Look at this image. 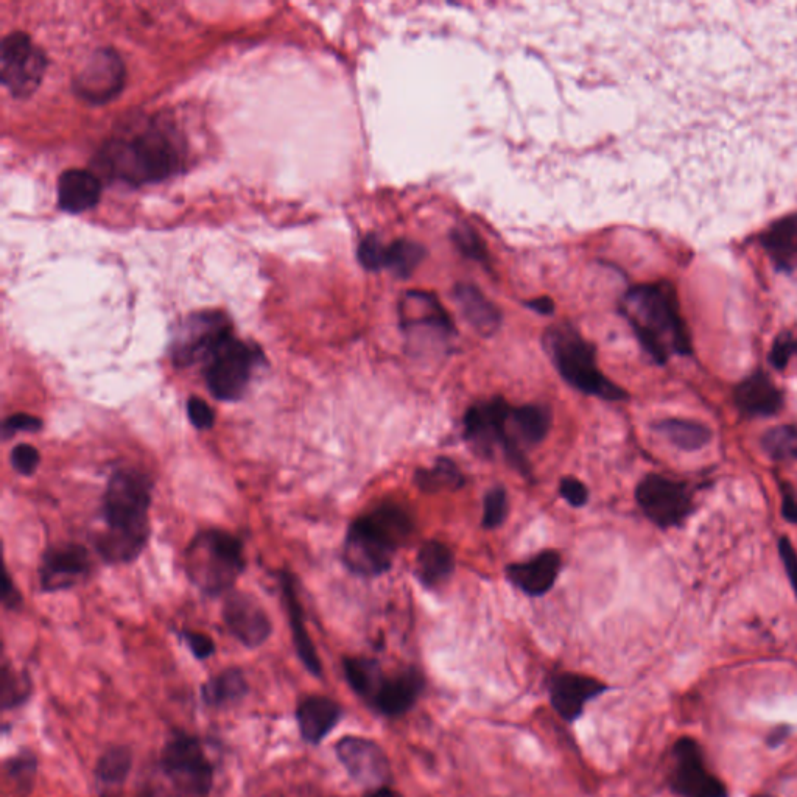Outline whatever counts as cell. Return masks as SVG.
Wrapping results in <instances>:
<instances>
[{
    "label": "cell",
    "mask_w": 797,
    "mask_h": 797,
    "mask_svg": "<svg viewBox=\"0 0 797 797\" xmlns=\"http://www.w3.org/2000/svg\"><path fill=\"white\" fill-rule=\"evenodd\" d=\"M153 480L134 467L117 469L102 499L103 531L94 547L106 564L120 566L139 558L150 539Z\"/></svg>",
    "instance_id": "1"
},
{
    "label": "cell",
    "mask_w": 797,
    "mask_h": 797,
    "mask_svg": "<svg viewBox=\"0 0 797 797\" xmlns=\"http://www.w3.org/2000/svg\"><path fill=\"white\" fill-rule=\"evenodd\" d=\"M620 313L657 365H665L671 355L692 354V340L679 309L676 288L670 282L629 288L620 301Z\"/></svg>",
    "instance_id": "2"
},
{
    "label": "cell",
    "mask_w": 797,
    "mask_h": 797,
    "mask_svg": "<svg viewBox=\"0 0 797 797\" xmlns=\"http://www.w3.org/2000/svg\"><path fill=\"white\" fill-rule=\"evenodd\" d=\"M407 506L385 502L357 517L346 533L343 562L354 575L376 578L393 567L394 556L415 533Z\"/></svg>",
    "instance_id": "3"
},
{
    "label": "cell",
    "mask_w": 797,
    "mask_h": 797,
    "mask_svg": "<svg viewBox=\"0 0 797 797\" xmlns=\"http://www.w3.org/2000/svg\"><path fill=\"white\" fill-rule=\"evenodd\" d=\"M144 797H211L215 768L197 735L175 729L164 741Z\"/></svg>",
    "instance_id": "4"
},
{
    "label": "cell",
    "mask_w": 797,
    "mask_h": 797,
    "mask_svg": "<svg viewBox=\"0 0 797 797\" xmlns=\"http://www.w3.org/2000/svg\"><path fill=\"white\" fill-rule=\"evenodd\" d=\"M99 156L100 166L108 176L133 186L166 180L180 164L172 137L155 125L131 139L109 141Z\"/></svg>",
    "instance_id": "5"
},
{
    "label": "cell",
    "mask_w": 797,
    "mask_h": 797,
    "mask_svg": "<svg viewBox=\"0 0 797 797\" xmlns=\"http://www.w3.org/2000/svg\"><path fill=\"white\" fill-rule=\"evenodd\" d=\"M542 346L555 365L556 371L573 390L601 401H626L629 394L601 373L597 349L581 335L573 324L558 323L548 327Z\"/></svg>",
    "instance_id": "6"
},
{
    "label": "cell",
    "mask_w": 797,
    "mask_h": 797,
    "mask_svg": "<svg viewBox=\"0 0 797 797\" xmlns=\"http://www.w3.org/2000/svg\"><path fill=\"white\" fill-rule=\"evenodd\" d=\"M245 569L243 544L229 531L218 528L198 531L187 545V578L209 597L232 592Z\"/></svg>",
    "instance_id": "7"
},
{
    "label": "cell",
    "mask_w": 797,
    "mask_h": 797,
    "mask_svg": "<svg viewBox=\"0 0 797 797\" xmlns=\"http://www.w3.org/2000/svg\"><path fill=\"white\" fill-rule=\"evenodd\" d=\"M511 413L513 407L502 396L477 402L464 415V439L478 457L494 458L500 452L522 477L530 478L531 464L527 452L517 443Z\"/></svg>",
    "instance_id": "8"
},
{
    "label": "cell",
    "mask_w": 797,
    "mask_h": 797,
    "mask_svg": "<svg viewBox=\"0 0 797 797\" xmlns=\"http://www.w3.org/2000/svg\"><path fill=\"white\" fill-rule=\"evenodd\" d=\"M264 362L265 355L259 346L232 334L204 363V382L217 401H242L250 390L256 369Z\"/></svg>",
    "instance_id": "9"
},
{
    "label": "cell",
    "mask_w": 797,
    "mask_h": 797,
    "mask_svg": "<svg viewBox=\"0 0 797 797\" xmlns=\"http://www.w3.org/2000/svg\"><path fill=\"white\" fill-rule=\"evenodd\" d=\"M232 335V324L222 312H197L176 327L170 343V359L176 368L204 365L212 352Z\"/></svg>",
    "instance_id": "10"
},
{
    "label": "cell",
    "mask_w": 797,
    "mask_h": 797,
    "mask_svg": "<svg viewBox=\"0 0 797 797\" xmlns=\"http://www.w3.org/2000/svg\"><path fill=\"white\" fill-rule=\"evenodd\" d=\"M636 502L656 527H679L693 510L692 492L684 482L661 474H648L636 488Z\"/></svg>",
    "instance_id": "11"
},
{
    "label": "cell",
    "mask_w": 797,
    "mask_h": 797,
    "mask_svg": "<svg viewBox=\"0 0 797 797\" xmlns=\"http://www.w3.org/2000/svg\"><path fill=\"white\" fill-rule=\"evenodd\" d=\"M47 69L46 55L33 44L29 35L13 32L0 44L2 85L18 99L29 97L38 89Z\"/></svg>",
    "instance_id": "12"
},
{
    "label": "cell",
    "mask_w": 797,
    "mask_h": 797,
    "mask_svg": "<svg viewBox=\"0 0 797 797\" xmlns=\"http://www.w3.org/2000/svg\"><path fill=\"white\" fill-rule=\"evenodd\" d=\"M399 315L402 331L410 343L416 341V345H422V341H430V345H447L457 335L452 318L433 293H405Z\"/></svg>",
    "instance_id": "13"
},
{
    "label": "cell",
    "mask_w": 797,
    "mask_h": 797,
    "mask_svg": "<svg viewBox=\"0 0 797 797\" xmlns=\"http://www.w3.org/2000/svg\"><path fill=\"white\" fill-rule=\"evenodd\" d=\"M335 755L348 776L360 787L379 790L390 780V760L376 741L346 735L335 743Z\"/></svg>",
    "instance_id": "14"
},
{
    "label": "cell",
    "mask_w": 797,
    "mask_h": 797,
    "mask_svg": "<svg viewBox=\"0 0 797 797\" xmlns=\"http://www.w3.org/2000/svg\"><path fill=\"white\" fill-rule=\"evenodd\" d=\"M223 622L229 634L248 650L262 647L273 634V625L264 606L246 592L232 590L226 595Z\"/></svg>",
    "instance_id": "15"
},
{
    "label": "cell",
    "mask_w": 797,
    "mask_h": 797,
    "mask_svg": "<svg viewBox=\"0 0 797 797\" xmlns=\"http://www.w3.org/2000/svg\"><path fill=\"white\" fill-rule=\"evenodd\" d=\"M91 569V555L85 545L61 544L50 547L39 566V587L43 592L72 589L88 578Z\"/></svg>",
    "instance_id": "16"
},
{
    "label": "cell",
    "mask_w": 797,
    "mask_h": 797,
    "mask_svg": "<svg viewBox=\"0 0 797 797\" xmlns=\"http://www.w3.org/2000/svg\"><path fill=\"white\" fill-rule=\"evenodd\" d=\"M125 67L114 50H95L74 77V91L89 103H105L122 89Z\"/></svg>",
    "instance_id": "17"
},
{
    "label": "cell",
    "mask_w": 797,
    "mask_h": 797,
    "mask_svg": "<svg viewBox=\"0 0 797 797\" xmlns=\"http://www.w3.org/2000/svg\"><path fill=\"white\" fill-rule=\"evenodd\" d=\"M676 765L671 788L682 797H727L720 780L707 773L699 746L692 738H681L673 748Z\"/></svg>",
    "instance_id": "18"
},
{
    "label": "cell",
    "mask_w": 797,
    "mask_h": 797,
    "mask_svg": "<svg viewBox=\"0 0 797 797\" xmlns=\"http://www.w3.org/2000/svg\"><path fill=\"white\" fill-rule=\"evenodd\" d=\"M548 690H550V703L559 717L567 723H573L581 718L592 699L608 690V685L592 676L566 671L550 679Z\"/></svg>",
    "instance_id": "19"
},
{
    "label": "cell",
    "mask_w": 797,
    "mask_h": 797,
    "mask_svg": "<svg viewBox=\"0 0 797 797\" xmlns=\"http://www.w3.org/2000/svg\"><path fill=\"white\" fill-rule=\"evenodd\" d=\"M562 569L561 553L542 550L527 561L513 562L506 566V580L528 597L536 598L548 594L558 580Z\"/></svg>",
    "instance_id": "20"
},
{
    "label": "cell",
    "mask_w": 797,
    "mask_h": 797,
    "mask_svg": "<svg viewBox=\"0 0 797 797\" xmlns=\"http://www.w3.org/2000/svg\"><path fill=\"white\" fill-rule=\"evenodd\" d=\"M295 718L301 740L320 746L343 718V707L329 696H304L296 704Z\"/></svg>",
    "instance_id": "21"
},
{
    "label": "cell",
    "mask_w": 797,
    "mask_h": 797,
    "mask_svg": "<svg viewBox=\"0 0 797 797\" xmlns=\"http://www.w3.org/2000/svg\"><path fill=\"white\" fill-rule=\"evenodd\" d=\"M422 690L424 678L416 668H407L396 675H383L369 707L385 717H401L415 706Z\"/></svg>",
    "instance_id": "22"
},
{
    "label": "cell",
    "mask_w": 797,
    "mask_h": 797,
    "mask_svg": "<svg viewBox=\"0 0 797 797\" xmlns=\"http://www.w3.org/2000/svg\"><path fill=\"white\" fill-rule=\"evenodd\" d=\"M734 399L738 410L748 418H769L783 408L782 391L762 369L738 383Z\"/></svg>",
    "instance_id": "23"
},
{
    "label": "cell",
    "mask_w": 797,
    "mask_h": 797,
    "mask_svg": "<svg viewBox=\"0 0 797 797\" xmlns=\"http://www.w3.org/2000/svg\"><path fill=\"white\" fill-rule=\"evenodd\" d=\"M281 587L285 609H287L288 622H290V628H292L293 645H295L299 661L306 667L310 675L315 676V678H321L323 676V665H321L320 656L316 653L315 645H313L309 631L306 628L304 611H302L301 601H299L298 592H296L295 576L290 572H282Z\"/></svg>",
    "instance_id": "24"
},
{
    "label": "cell",
    "mask_w": 797,
    "mask_h": 797,
    "mask_svg": "<svg viewBox=\"0 0 797 797\" xmlns=\"http://www.w3.org/2000/svg\"><path fill=\"white\" fill-rule=\"evenodd\" d=\"M453 301L457 302L464 320L477 334L492 337L502 326L499 307L475 285L458 284L453 288Z\"/></svg>",
    "instance_id": "25"
},
{
    "label": "cell",
    "mask_w": 797,
    "mask_h": 797,
    "mask_svg": "<svg viewBox=\"0 0 797 797\" xmlns=\"http://www.w3.org/2000/svg\"><path fill=\"white\" fill-rule=\"evenodd\" d=\"M58 206L69 214H81L99 203V176L85 169H69L58 178Z\"/></svg>",
    "instance_id": "26"
},
{
    "label": "cell",
    "mask_w": 797,
    "mask_h": 797,
    "mask_svg": "<svg viewBox=\"0 0 797 797\" xmlns=\"http://www.w3.org/2000/svg\"><path fill=\"white\" fill-rule=\"evenodd\" d=\"M250 695V682L245 671L228 667L209 676L200 687L201 704L212 710H226L239 706Z\"/></svg>",
    "instance_id": "27"
},
{
    "label": "cell",
    "mask_w": 797,
    "mask_h": 797,
    "mask_svg": "<svg viewBox=\"0 0 797 797\" xmlns=\"http://www.w3.org/2000/svg\"><path fill=\"white\" fill-rule=\"evenodd\" d=\"M134 766V752L127 745H111L100 754L94 766L99 797H119Z\"/></svg>",
    "instance_id": "28"
},
{
    "label": "cell",
    "mask_w": 797,
    "mask_h": 797,
    "mask_svg": "<svg viewBox=\"0 0 797 797\" xmlns=\"http://www.w3.org/2000/svg\"><path fill=\"white\" fill-rule=\"evenodd\" d=\"M760 245L779 271L797 270V214L785 215L760 234Z\"/></svg>",
    "instance_id": "29"
},
{
    "label": "cell",
    "mask_w": 797,
    "mask_h": 797,
    "mask_svg": "<svg viewBox=\"0 0 797 797\" xmlns=\"http://www.w3.org/2000/svg\"><path fill=\"white\" fill-rule=\"evenodd\" d=\"M455 572V555L444 542L427 541L416 556L415 575L425 589L443 587Z\"/></svg>",
    "instance_id": "30"
},
{
    "label": "cell",
    "mask_w": 797,
    "mask_h": 797,
    "mask_svg": "<svg viewBox=\"0 0 797 797\" xmlns=\"http://www.w3.org/2000/svg\"><path fill=\"white\" fill-rule=\"evenodd\" d=\"M514 433L517 443L527 452V449L544 443L550 429H552V410L547 405L525 404L513 407L511 413Z\"/></svg>",
    "instance_id": "31"
},
{
    "label": "cell",
    "mask_w": 797,
    "mask_h": 797,
    "mask_svg": "<svg viewBox=\"0 0 797 797\" xmlns=\"http://www.w3.org/2000/svg\"><path fill=\"white\" fill-rule=\"evenodd\" d=\"M39 760L33 749L21 748L2 763L10 797H30L36 788Z\"/></svg>",
    "instance_id": "32"
},
{
    "label": "cell",
    "mask_w": 797,
    "mask_h": 797,
    "mask_svg": "<svg viewBox=\"0 0 797 797\" xmlns=\"http://www.w3.org/2000/svg\"><path fill=\"white\" fill-rule=\"evenodd\" d=\"M654 430L664 436L668 443L687 452L703 449L712 441V430L707 425L690 419H662L654 424Z\"/></svg>",
    "instance_id": "33"
},
{
    "label": "cell",
    "mask_w": 797,
    "mask_h": 797,
    "mask_svg": "<svg viewBox=\"0 0 797 797\" xmlns=\"http://www.w3.org/2000/svg\"><path fill=\"white\" fill-rule=\"evenodd\" d=\"M415 485L425 494L458 491L466 485V477L450 458L439 457L432 467H421L415 472Z\"/></svg>",
    "instance_id": "34"
},
{
    "label": "cell",
    "mask_w": 797,
    "mask_h": 797,
    "mask_svg": "<svg viewBox=\"0 0 797 797\" xmlns=\"http://www.w3.org/2000/svg\"><path fill=\"white\" fill-rule=\"evenodd\" d=\"M343 675H345L352 692L369 706L385 673H383L379 662L374 659L345 657L343 659Z\"/></svg>",
    "instance_id": "35"
},
{
    "label": "cell",
    "mask_w": 797,
    "mask_h": 797,
    "mask_svg": "<svg viewBox=\"0 0 797 797\" xmlns=\"http://www.w3.org/2000/svg\"><path fill=\"white\" fill-rule=\"evenodd\" d=\"M33 692L35 685L29 671H18L5 659L0 670V710L7 713L22 709L29 704Z\"/></svg>",
    "instance_id": "36"
},
{
    "label": "cell",
    "mask_w": 797,
    "mask_h": 797,
    "mask_svg": "<svg viewBox=\"0 0 797 797\" xmlns=\"http://www.w3.org/2000/svg\"><path fill=\"white\" fill-rule=\"evenodd\" d=\"M427 256L424 246L408 239L394 240L383 246L382 270H388L396 278L407 279L418 270L422 260Z\"/></svg>",
    "instance_id": "37"
},
{
    "label": "cell",
    "mask_w": 797,
    "mask_h": 797,
    "mask_svg": "<svg viewBox=\"0 0 797 797\" xmlns=\"http://www.w3.org/2000/svg\"><path fill=\"white\" fill-rule=\"evenodd\" d=\"M760 444L766 455L773 460H797V429L793 425H777L766 430Z\"/></svg>",
    "instance_id": "38"
},
{
    "label": "cell",
    "mask_w": 797,
    "mask_h": 797,
    "mask_svg": "<svg viewBox=\"0 0 797 797\" xmlns=\"http://www.w3.org/2000/svg\"><path fill=\"white\" fill-rule=\"evenodd\" d=\"M510 513V497L503 486H494L486 492L483 499L482 527L485 530H496L502 527Z\"/></svg>",
    "instance_id": "39"
},
{
    "label": "cell",
    "mask_w": 797,
    "mask_h": 797,
    "mask_svg": "<svg viewBox=\"0 0 797 797\" xmlns=\"http://www.w3.org/2000/svg\"><path fill=\"white\" fill-rule=\"evenodd\" d=\"M452 240L467 259L475 260L478 264H489L488 248L471 226H457L452 231Z\"/></svg>",
    "instance_id": "40"
},
{
    "label": "cell",
    "mask_w": 797,
    "mask_h": 797,
    "mask_svg": "<svg viewBox=\"0 0 797 797\" xmlns=\"http://www.w3.org/2000/svg\"><path fill=\"white\" fill-rule=\"evenodd\" d=\"M794 355H797V334L785 331L774 340L773 348L769 351V363L782 371Z\"/></svg>",
    "instance_id": "41"
},
{
    "label": "cell",
    "mask_w": 797,
    "mask_h": 797,
    "mask_svg": "<svg viewBox=\"0 0 797 797\" xmlns=\"http://www.w3.org/2000/svg\"><path fill=\"white\" fill-rule=\"evenodd\" d=\"M10 463L18 474L24 475V477H32L38 471L41 455L30 444H19V446L11 450Z\"/></svg>",
    "instance_id": "42"
},
{
    "label": "cell",
    "mask_w": 797,
    "mask_h": 797,
    "mask_svg": "<svg viewBox=\"0 0 797 797\" xmlns=\"http://www.w3.org/2000/svg\"><path fill=\"white\" fill-rule=\"evenodd\" d=\"M180 637L184 640L186 647L189 648L190 653H192V656H194L197 661H208V659L214 656L215 651H217L214 639H211V637H209L208 634H204V632L184 629V631L180 632Z\"/></svg>",
    "instance_id": "43"
},
{
    "label": "cell",
    "mask_w": 797,
    "mask_h": 797,
    "mask_svg": "<svg viewBox=\"0 0 797 797\" xmlns=\"http://www.w3.org/2000/svg\"><path fill=\"white\" fill-rule=\"evenodd\" d=\"M43 421L27 413H16L8 416L2 424V439L8 441L18 433H38L43 429Z\"/></svg>",
    "instance_id": "44"
},
{
    "label": "cell",
    "mask_w": 797,
    "mask_h": 797,
    "mask_svg": "<svg viewBox=\"0 0 797 797\" xmlns=\"http://www.w3.org/2000/svg\"><path fill=\"white\" fill-rule=\"evenodd\" d=\"M383 246H385V243L374 234H369L360 242L357 257H359V262L365 270H382Z\"/></svg>",
    "instance_id": "45"
},
{
    "label": "cell",
    "mask_w": 797,
    "mask_h": 797,
    "mask_svg": "<svg viewBox=\"0 0 797 797\" xmlns=\"http://www.w3.org/2000/svg\"><path fill=\"white\" fill-rule=\"evenodd\" d=\"M187 416L197 430H211L215 425V411L208 402L198 396L189 397Z\"/></svg>",
    "instance_id": "46"
},
{
    "label": "cell",
    "mask_w": 797,
    "mask_h": 797,
    "mask_svg": "<svg viewBox=\"0 0 797 797\" xmlns=\"http://www.w3.org/2000/svg\"><path fill=\"white\" fill-rule=\"evenodd\" d=\"M559 496L573 508H583L589 502V489L576 477H564L559 482Z\"/></svg>",
    "instance_id": "47"
},
{
    "label": "cell",
    "mask_w": 797,
    "mask_h": 797,
    "mask_svg": "<svg viewBox=\"0 0 797 797\" xmlns=\"http://www.w3.org/2000/svg\"><path fill=\"white\" fill-rule=\"evenodd\" d=\"M779 555L780 559H782L783 567H785V572H787L788 580H790L794 594L797 597V552L794 550L790 539L785 538V536L780 538L779 541Z\"/></svg>",
    "instance_id": "48"
},
{
    "label": "cell",
    "mask_w": 797,
    "mask_h": 797,
    "mask_svg": "<svg viewBox=\"0 0 797 797\" xmlns=\"http://www.w3.org/2000/svg\"><path fill=\"white\" fill-rule=\"evenodd\" d=\"M782 516L790 524H797V491L788 482L780 483Z\"/></svg>",
    "instance_id": "49"
},
{
    "label": "cell",
    "mask_w": 797,
    "mask_h": 797,
    "mask_svg": "<svg viewBox=\"0 0 797 797\" xmlns=\"http://www.w3.org/2000/svg\"><path fill=\"white\" fill-rule=\"evenodd\" d=\"M2 604L8 611H15V609L22 606V595L18 587L15 586V581L11 580L7 570L4 573V586H2Z\"/></svg>",
    "instance_id": "50"
},
{
    "label": "cell",
    "mask_w": 797,
    "mask_h": 797,
    "mask_svg": "<svg viewBox=\"0 0 797 797\" xmlns=\"http://www.w3.org/2000/svg\"><path fill=\"white\" fill-rule=\"evenodd\" d=\"M527 307H530L536 313H541V315H552L553 310H555V302L550 298H538L527 302Z\"/></svg>",
    "instance_id": "51"
},
{
    "label": "cell",
    "mask_w": 797,
    "mask_h": 797,
    "mask_svg": "<svg viewBox=\"0 0 797 797\" xmlns=\"http://www.w3.org/2000/svg\"><path fill=\"white\" fill-rule=\"evenodd\" d=\"M366 797H402L401 794L396 793V791L391 790L388 787L379 788V790H374L369 793V796Z\"/></svg>",
    "instance_id": "52"
},
{
    "label": "cell",
    "mask_w": 797,
    "mask_h": 797,
    "mask_svg": "<svg viewBox=\"0 0 797 797\" xmlns=\"http://www.w3.org/2000/svg\"><path fill=\"white\" fill-rule=\"evenodd\" d=\"M785 737H787V727H780L779 732H774V735L771 734V738H769V745H779L780 741H782Z\"/></svg>",
    "instance_id": "53"
},
{
    "label": "cell",
    "mask_w": 797,
    "mask_h": 797,
    "mask_svg": "<svg viewBox=\"0 0 797 797\" xmlns=\"http://www.w3.org/2000/svg\"><path fill=\"white\" fill-rule=\"evenodd\" d=\"M755 797H773V796H755Z\"/></svg>",
    "instance_id": "54"
}]
</instances>
